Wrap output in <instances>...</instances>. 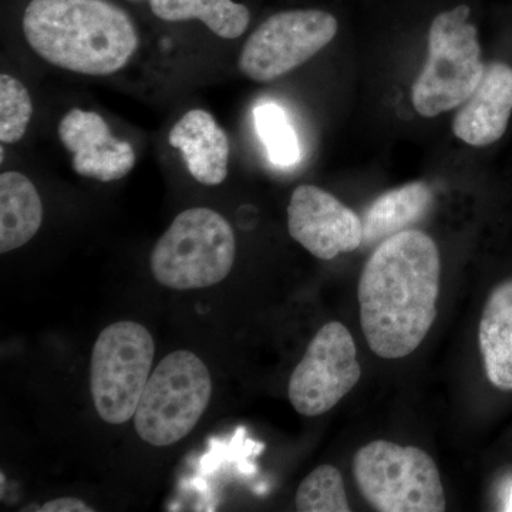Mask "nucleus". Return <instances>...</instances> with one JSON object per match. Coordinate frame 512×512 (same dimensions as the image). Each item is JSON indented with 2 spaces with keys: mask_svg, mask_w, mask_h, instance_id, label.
Returning a JSON list of instances; mask_svg holds the SVG:
<instances>
[{
  "mask_svg": "<svg viewBox=\"0 0 512 512\" xmlns=\"http://www.w3.org/2000/svg\"><path fill=\"white\" fill-rule=\"evenodd\" d=\"M441 261L436 242L416 229L384 239L360 274V325L382 359L412 355L437 318Z\"/></svg>",
  "mask_w": 512,
  "mask_h": 512,
  "instance_id": "obj_1",
  "label": "nucleus"
},
{
  "mask_svg": "<svg viewBox=\"0 0 512 512\" xmlns=\"http://www.w3.org/2000/svg\"><path fill=\"white\" fill-rule=\"evenodd\" d=\"M23 33L47 63L86 76L120 72L140 45L133 19L110 0H32Z\"/></svg>",
  "mask_w": 512,
  "mask_h": 512,
  "instance_id": "obj_2",
  "label": "nucleus"
},
{
  "mask_svg": "<svg viewBox=\"0 0 512 512\" xmlns=\"http://www.w3.org/2000/svg\"><path fill=\"white\" fill-rule=\"evenodd\" d=\"M235 255L231 224L211 208H190L175 217L154 245L151 274L174 291L210 288L227 278Z\"/></svg>",
  "mask_w": 512,
  "mask_h": 512,
  "instance_id": "obj_3",
  "label": "nucleus"
},
{
  "mask_svg": "<svg viewBox=\"0 0 512 512\" xmlns=\"http://www.w3.org/2000/svg\"><path fill=\"white\" fill-rule=\"evenodd\" d=\"M470 8L439 13L429 32V56L413 84L414 110L436 117L457 109L477 89L485 72L477 28L468 23Z\"/></svg>",
  "mask_w": 512,
  "mask_h": 512,
  "instance_id": "obj_4",
  "label": "nucleus"
},
{
  "mask_svg": "<svg viewBox=\"0 0 512 512\" xmlns=\"http://www.w3.org/2000/svg\"><path fill=\"white\" fill-rule=\"evenodd\" d=\"M353 477L357 490L376 511H446L439 468L419 447L372 441L356 451Z\"/></svg>",
  "mask_w": 512,
  "mask_h": 512,
  "instance_id": "obj_5",
  "label": "nucleus"
},
{
  "mask_svg": "<svg viewBox=\"0 0 512 512\" xmlns=\"http://www.w3.org/2000/svg\"><path fill=\"white\" fill-rule=\"evenodd\" d=\"M212 380L202 359L190 350L165 356L141 394L134 429L154 447H167L194 430L210 404Z\"/></svg>",
  "mask_w": 512,
  "mask_h": 512,
  "instance_id": "obj_6",
  "label": "nucleus"
},
{
  "mask_svg": "<svg viewBox=\"0 0 512 512\" xmlns=\"http://www.w3.org/2000/svg\"><path fill=\"white\" fill-rule=\"evenodd\" d=\"M154 355L156 343L146 326L123 320L103 329L90 366V390L101 420L119 426L134 417Z\"/></svg>",
  "mask_w": 512,
  "mask_h": 512,
  "instance_id": "obj_7",
  "label": "nucleus"
},
{
  "mask_svg": "<svg viewBox=\"0 0 512 512\" xmlns=\"http://www.w3.org/2000/svg\"><path fill=\"white\" fill-rule=\"evenodd\" d=\"M338 29V20L325 10L275 13L248 37L239 70L256 83L274 82L318 55Z\"/></svg>",
  "mask_w": 512,
  "mask_h": 512,
  "instance_id": "obj_8",
  "label": "nucleus"
},
{
  "mask_svg": "<svg viewBox=\"0 0 512 512\" xmlns=\"http://www.w3.org/2000/svg\"><path fill=\"white\" fill-rule=\"evenodd\" d=\"M362 377L352 333L343 323L318 330L289 379L293 409L306 417L328 413L348 396Z\"/></svg>",
  "mask_w": 512,
  "mask_h": 512,
  "instance_id": "obj_9",
  "label": "nucleus"
},
{
  "mask_svg": "<svg viewBox=\"0 0 512 512\" xmlns=\"http://www.w3.org/2000/svg\"><path fill=\"white\" fill-rule=\"evenodd\" d=\"M291 237L322 261L356 251L363 244V221L330 192L299 185L288 207Z\"/></svg>",
  "mask_w": 512,
  "mask_h": 512,
  "instance_id": "obj_10",
  "label": "nucleus"
},
{
  "mask_svg": "<svg viewBox=\"0 0 512 512\" xmlns=\"http://www.w3.org/2000/svg\"><path fill=\"white\" fill-rule=\"evenodd\" d=\"M59 138L80 177L111 183L126 177L136 165L133 146L114 137L106 120L94 111H67L60 120Z\"/></svg>",
  "mask_w": 512,
  "mask_h": 512,
  "instance_id": "obj_11",
  "label": "nucleus"
},
{
  "mask_svg": "<svg viewBox=\"0 0 512 512\" xmlns=\"http://www.w3.org/2000/svg\"><path fill=\"white\" fill-rule=\"evenodd\" d=\"M511 113L512 67L485 64L483 79L454 117V136L468 146H491L504 136Z\"/></svg>",
  "mask_w": 512,
  "mask_h": 512,
  "instance_id": "obj_12",
  "label": "nucleus"
},
{
  "mask_svg": "<svg viewBox=\"0 0 512 512\" xmlns=\"http://www.w3.org/2000/svg\"><path fill=\"white\" fill-rule=\"evenodd\" d=\"M168 143L183 154L194 180L217 187L227 180L229 140L208 111L194 109L185 113L168 134Z\"/></svg>",
  "mask_w": 512,
  "mask_h": 512,
  "instance_id": "obj_13",
  "label": "nucleus"
},
{
  "mask_svg": "<svg viewBox=\"0 0 512 512\" xmlns=\"http://www.w3.org/2000/svg\"><path fill=\"white\" fill-rule=\"evenodd\" d=\"M478 342L488 382L512 392V279L495 286L488 296Z\"/></svg>",
  "mask_w": 512,
  "mask_h": 512,
  "instance_id": "obj_14",
  "label": "nucleus"
},
{
  "mask_svg": "<svg viewBox=\"0 0 512 512\" xmlns=\"http://www.w3.org/2000/svg\"><path fill=\"white\" fill-rule=\"evenodd\" d=\"M42 222L43 204L32 181L16 171L0 175V252L28 244Z\"/></svg>",
  "mask_w": 512,
  "mask_h": 512,
  "instance_id": "obj_15",
  "label": "nucleus"
},
{
  "mask_svg": "<svg viewBox=\"0 0 512 512\" xmlns=\"http://www.w3.org/2000/svg\"><path fill=\"white\" fill-rule=\"evenodd\" d=\"M431 202L433 191L420 181L384 192L365 212L363 244H380L384 239L406 231L426 215Z\"/></svg>",
  "mask_w": 512,
  "mask_h": 512,
  "instance_id": "obj_16",
  "label": "nucleus"
},
{
  "mask_svg": "<svg viewBox=\"0 0 512 512\" xmlns=\"http://www.w3.org/2000/svg\"><path fill=\"white\" fill-rule=\"evenodd\" d=\"M150 8L165 22L201 20L222 39H238L251 22L247 6L234 0H150Z\"/></svg>",
  "mask_w": 512,
  "mask_h": 512,
  "instance_id": "obj_17",
  "label": "nucleus"
},
{
  "mask_svg": "<svg viewBox=\"0 0 512 512\" xmlns=\"http://www.w3.org/2000/svg\"><path fill=\"white\" fill-rule=\"evenodd\" d=\"M256 133L268 150L269 160L291 167L301 160V146L285 110L275 103H262L254 110Z\"/></svg>",
  "mask_w": 512,
  "mask_h": 512,
  "instance_id": "obj_18",
  "label": "nucleus"
},
{
  "mask_svg": "<svg viewBox=\"0 0 512 512\" xmlns=\"http://www.w3.org/2000/svg\"><path fill=\"white\" fill-rule=\"evenodd\" d=\"M296 510L301 512H348L345 481L338 468L323 464L309 474L296 491Z\"/></svg>",
  "mask_w": 512,
  "mask_h": 512,
  "instance_id": "obj_19",
  "label": "nucleus"
},
{
  "mask_svg": "<svg viewBox=\"0 0 512 512\" xmlns=\"http://www.w3.org/2000/svg\"><path fill=\"white\" fill-rule=\"evenodd\" d=\"M33 104L28 89L15 77L0 76V141L15 144L22 140L32 120Z\"/></svg>",
  "mask_w": 512,
  "mask_h": 512,
  "instance_id": "obj_20",
  "label": "nucleus"
},
{
  "mask_svg": "<svg viewBox=\"0 0 512 512\" xmlns=\"http://www.w3.org/2000/svg\"><path fill=\"white\" fill-rule=\"evenodd\" d=\"M42 512H93L94 508L86 503H83L79 498L62 497L56 500L49 501L40 507Z\"/></svg>",
  "mask_w": 512,
  "mask_h": 512,
  "instance_id": "obj_21",
  "label": "nucleus"
},
{
  "mask_svg": "<svg viewBox=\"0 0 512 512\" xmlns=\"http://www.w3.org/2000/svg\"><path fill=\"white\" fill-rule=\"evenodd\" d=\"M0 156H2V158H0V161H2L3 163V158H5V148H0Z\"/></svg>",
  "mask_w": 512,
  "mask_h": 512,
  "instance_id": "obj_22",
  "label": "nucleus"
},
{
  "mask_svg": "<svg viewBox=\"0 0 512 512\" xmlns=\"http://www.w3.org/2000/svg\"><path fill=\"white\" fill-rule=\"evenodd\" d=\"M508 507H510V510H512V494H511V498H510V504H508Z\"/></svg>",
  "mask_w": 512,
  "mask_h": 512,
  "instance_id": "obj_23",
  "label": "nucleus"
}]
</instances>
